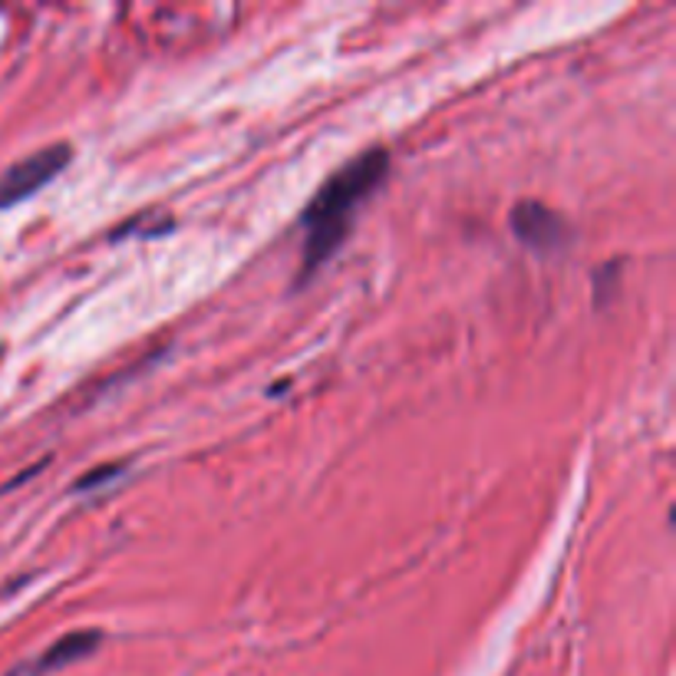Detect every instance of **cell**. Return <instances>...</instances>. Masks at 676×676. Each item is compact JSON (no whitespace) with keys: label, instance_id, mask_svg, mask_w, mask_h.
I'll return each instance as SVG.
<instances>
[{"label":"cell","instance_id":"1","mask_svg":"<svg viewBox=\"0 0 676 676\" xmlns=\"http://www.w3.org/2000/svg\"><path fill=\"white\" fill-rule=\"evenodd\" d=\"M390 172V156L383 149H370L346 163L337 175L324 182V188L304 208V254H301V281H307L331 254L340 252L356 208L370 198V192Z\"/></svg>","mask_w":676,"mask_h":676},{"label":"cell","instance_id":"2","mask_svg":"<svg viewBox=\"0 0 676 676\" xmlns=\"http://www.w3.org/2000/svg\"><path fill=\"white\" fill-rule=\"evenodd\" d=\"M74 159V149L67 143H57V146H47L20 163H13L10 169L0 175V212L30 198L33 192H40L47 182H53L60 172L70 166Z\"/></svg>","mask_w":676,"mask_h":676},{"label":"cell","instance_id":"3","mask_svg":"<svg viewBox=\"0 0 676 676\" xmlns=\"http://www.w3.org/2000/svg\"><path fill=\"white\" fill-rule=\"evenodd\" d=\"M508 225H511V232H515V238L521 242V245H528L531 252H558V248H565L568 245V238H571V228H568V222L555 212V208H548V205H541V202H518L515 208H511V218H508Z\"/></svg>","mask_w":676,"mask_h":676},{"label":"cell","instance_id":"4","mask_svg":"<svg viewBox=\"0 0 676 676\" xmlns=\"http://www.w3.org/2000/svg\"><path fill=\"white\" fill-rule=\"evenodd\" d=\"M102 640V634L99 630H77V634H67V637H60L30 670L27 676H43V674H53V670H60V667H67V664H77L80 657H86L96 644Z\"/></svg>","mask_w":676,"mask_h":676},{"label":"cell","instance_id":"5","mask_svg":"<svg viewBox=\"0 0 676 676\" xmlns=\"http://www.w3.org/2000/svg\"><path fill=\"white\" fill-rule=\"evenodd\" d=\"M119 469H123V466H102V469H92V472H86V479H80L77 489L84 492V489H92V486H102V482L112 479V472H119Z\"/></svg>","mask_w":676,"mask_h":676}]
</instances>
